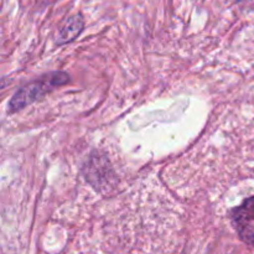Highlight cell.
<instances>
[{
	"instance_id": "6da1fadb",
	"label": "cell",
	"mask_w": 254,
	"mask_h": 254,
	"mask_svg": "<svg viewBox=\"0 0 254 254\" xmlns=\"http://www.w3.org/2000/svg\"><path fill=\"white\" fill-rule=\"evenodd\" d=\"M68 81L69 76L66 72L55 71L44 74L31 83L20 88L14 94L9 103V113H16V112L26 108L29 104L35 103L57 87L68 83Z\"/></svg>"
},
{
	"instance_id": "7a4b0ae2",
	"label": "cell",
	"mask_w": 254,
	"mask_h": 254,
	"mask_svg": "<svg viewBox=\"0 0 254 254\" xmlns=\"http://www.w3.org/2000/svg\"><path fill=\"white\" fill-rule=\"evenodd\" d=\"M231 222L241 240L254 247V196L231 211Z\"/></svg>"
},
{
	"instance_id": "3957f363",
	"label": "cell",
	"mask_w": 254,
	"mask_h": 254,
	"mask_svg": "<svg viewBox=\"0 0 254 254\" xmlns=\"http://www.w3.org/2000/svg\"><path fill=\"white\" fill-rule=\"evenodd\" d=\"M83 27L84 21L83 17H82L81 15H74V16H72L71 19L66 22V25L62 27L61 32H60L59 44H67V42L74 40L79 34H81Z\"/></svg>"
},
{
	"instance_id": "277c9868",
	"label": "cell",
	"mask_w": 254,
	"mask_h": 254,
	"mask_svg": "<svg viewBox=\"0 0 254 254\" xmlns=\"http://www.w3.org/2000/svg\"><path fill=\"white\" fill-rule=\"evenodd\" d=\"M238 1L246 2V4H248V2H250V4H251V2H253V4H254V0H238Z\"/></svg>"
}]
</instances>
